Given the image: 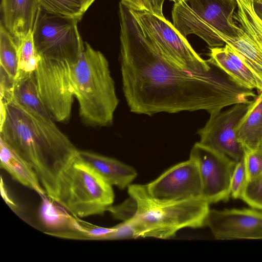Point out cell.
<instances>
[{"instance_id":"19","label":"cell","mask_w":262,"mask_h":262,"mask_svg":"<svg viewBox=\"0 0 262 262\" xmlns=\"http://www.w3.org/2000/svg\"><path fill=\"white\" fill-rule=\"evenodd\" d=\"M10 102L41 118L54 121L39 96L34 73L16 79Z\"/></svg>"},{"instance_id":"13","label":"cell","mask_w":262,"mask_h":262,"mask_svg":"<svg viewBox=\"0 0 262 262\" xmlns=\"http://www.w3.org/2000/svg\"><path fill=\"white\" fill-rule=\"evenodd\" d=\"M205 225L216 239H262V212L255 209H210Z\"/></svg>"},{"instance_id":"9","label":"cell","mask_w":262,"mask_h":262,"mask_svg":"<svg viewBox=\"0 0 262 262\" xmlns=\"http://www.w3.org/2000/svg\"><path fill=\"white\" fill-rule=\"evenodd\" d=\"M189 159L199 169L201 200L209 204L228 201L231 195V177L237 162L199 142L192 147Z\"/></svg>"},{"instance_id":"17","label":"cell","mask_w":262,"mask_h":262,"mask_svg":"<svg viewBox=\"0 0 262 262\" xmlns=\"http://www.w3.org/2000/svg\"><path fill=\"white\" fill-rule=\"evenodd\" d=\"M245 152L259 148L262 140V92L251 102L236 128Z\"/></svg>"},{"instance_id":"28","label":"cell","mask_w":262,"mask_h":262,"mask_svg":"<svg viewBox=\"0 0 262 262\" xmlns=\"http://www.w3.org/2000/svg\"><path fill=\"white\" fill-rule=\"evenodd\" d=\"M115 230L106 234L104 240H114L137 238L136 231L133 223L129 220L115 226Z\"/></svg>"},{"instance_id":"34","label":"cell","mask_w":262,"mask_h":262,"mask_svg":"<svg viewBox=\"0 0 262 262\" xmlns=\"http://www.w3.org/2000/svg\"><path fill=\"white\" fill-rule=\"evenodd\" d=\"M259 2H260L261 3H262V0H258Z\"/></svg>"},{"instance_id":"30","label":"cell","mask_w":262,"mask_h":262,"mask_svg":"<svg viewBox=\"0 0 262 262\" xmlns=\"http://www.w3.org/2000/svg\"><path fill=\"white\" fill-rule=\"evenodd\" d=\"M1 192L3 198L6 202L10 206L12 207L15 206V204L13 201H12L10 199L8 196V194L7 191L5 188L3 187V184L2 183V181L1 180Z\"/></svg>"},{"instance_id":"27","label":"cell","mask_w":262,"mask_h":262,"mask_svg":"<svg viewBox=\"0 0 262 262\" xmlns=\"http://www.w3.org/2000/svg\"><path fill=\"white\" fill-rule=\"evenodd\" d=\"M165 0H121L129 8L133 10L146 11L156 15L164 17L163 5Z\"/></svg>"},{"instance_id":"32","label":"cell","mask_w":262,"mask_h":262,"mask_svg":"<svg viewBox=\"0 0 262 262\" xmlns=\"http://www.w3.org/2000/svg\"><path fill=\"white\" fill-rule=\"evenodd\" d=\"M259 148L262 149V140H261V143H260V145Z\"/></svg>"},{"instance_id":"10","label":"cell","mask_w":262,"mask_h":262,"mask_svg":"<svg viewBox=\"0 0 262 262\" xmlns=\"http://www.w3.org/2000/svg\"><path fill=\"white\" fill-rule=\"evenodd\" d=\"M251 102L235 104L210 117L205 126L198 132L199 143L236 162L241 160L245 151L236 138V128Z\"/></svg>"},{"instance_id":"5","label":"cell","mask_w":262,"mask_h":262,"mask_svg":"<svg viewBox=\"0 0 262 262\" xmlns=\"http://www.w3.org/2000/svg\"><path fill=\"white\" fill-rule=\"evenodd\" d=\"M72 83L82 121L94 127L111 125L119 102L115 82L105 57L86 42Z\"/></svg>"},{"instance_id":"23","label":"cell","mask_w":262,"mask_h":262,"mask_svg":"<svg viewBox=\"0 0 262 262\" xmlns=\"http://www.w3.org/2000/svg\"><path fill=\"white\" fill-rule=\"evenodd\" d=\"M17 45L18 72L16 79L33 74L36 71L38 61L32 32L19 40Z\"/></svg>"},{"instance_id":"8","label":"cell","mask_w":262,"mask_h":262,"mask_svg":"<svg viewBox=\"0 0 262 262\" xmlns=\"http://www.w3.org/2000/svg\"><path fill=\"white\" fill-rule=\"evenodd\" d=\"M130 9L146 35L171 63L182 69L199 72L208 71L212 68L213 64L203 59L165 17Z\"/></svg>"},{"instance_id":"15","label":"cell","mask_w":262,"mask_h":262,"mask_svg":"<svg viewBox=\"0 0 262 262\" xmlns=\"http://www.w3.org/2000/svg\"><path fill=\"white\" fill-rule=\"evenodd\" d=\"M39 8L36 0H2L3 25L17 44L32 32Z\"/></svg>"},{"instance_id":"7","label":"cell","mask_w":262,"mask_h":262,"mask_svg":"<svg viewBox=\"0 0 262 262\" xmlns=\"http://www.w3.org/2000/svg\"><path fill=\"white\" fill-rule=\"evenodd\" d=\"M112 186L77 156L60 174L55 202L75 217L101 215L112 206Z\"/></svg>"},{"instance_id":"18","label":"cell","mask_w":262,"mask_h":262,"mask_svg":"<svg viewBox=\"0 0 262 262\" xmlns=\"http://www.w3.org/2000/svg\"><path fill=\"white\" fill-rule=\"evenodd\" d=\"M1 167L7 171L13 179L30 188L41 196L46 192L32 167L11 149L0 139Z\"/></svg>"},{"instance_id":"24","label":"cell","mask_w":262,"mask_h":262,"mask_svg":"<svg viewBox=\"0 0 262 262\" xmlns=\"http://www.w3.org/2000/svg\"><path fill=\"white\" fill-rule=\"evenodd\" d=\"M241 199L252 208L262 210V173L248 181Z\"/></svg>"},{"instance_id":"12","label":"cell","mask_w":262,"mask_h":262,"mask_svg":"<svg viewBox=\"0 0 262 262\" xmlns=\"http://www.w3.org/2000/svg\"><path fill=\"white\" fill-rule=\"evenodd\" d=\"M146 186L151 196L159 199L201 200L199 169L190 159L171 167Z\"/></svg>"},{"instance_id":"26","label":"cell","mask_w":262,"mask_h":262,"mask_svg":"<svg viewBox=\"0 0 262 262\" xmlns=\"http://www.w3.org/2000/svg\"><path fill=\"white\" fill-rule=\"evenodd\" d=\"M243 159L248 181L255 179L262 173V149L245 151Z\"/></svg>"},{"instance_id":"21","label":"cell","mask_w":262,"mask_h":262,"mask_svg":"<svg viewBox=\"0 0 262 262\" xmlns=\"http://www.w3.org/2000/svg\"><path fill=\"white\" fill-rule=\"evenodd\" d=\"M53 200H48L46 196L40 209V216L43 224L51 229L56 232L74 230L76 219L70 216L68 213L63 212L57 206L54 205Z\"/></svg>"},{"instance_id":"4","label":"cell","mask_w":262,"mask_h":262,"mask_svg":"<svg viewBox=\"0 0 262 262\" xmlns=\"http://www.w3.org/2000/svg\"><path fill=\"white\" fill-rule=\"evenodd\" d=\"M78 22L39 8L32 30L38 58L37 76L57 80L71 75L84 46Z\"/></svg>"},{"instance_id":"2","label":"cell","mask_w":262,"mask_h":262,"mask_svg":"<svg viewBox=\"0 0 262 262\" xmlns=\"http://www.w3.org/2000/svg\"><path fill=\"white\" fill-rule=\"evenodd\" d=\"M6 104L0 139L32 167L47 196L55 202L59 177L79 150L54 121L41 118L12 102Z\"/></svg>"},{"instance_id":"1","label":"cell","mask_w":262,"mask_h":262,"mask_svg":"<svg viewBox=\"0 0 262 262\" xmlns=\"http://www.w3.org/2000/svg\"><path fill=\"white\" fill-rule=\"evenodd\" d=\"M123 91L130 111L152 116L204 110L213 117L227 106L257 95L213 64L208 71L182 69L169 61L143 32L130 8L119 4Z\"/></svg>"},{"instance_id":"6","label":"cell","mask_w":262,"mask_h":262,"mask_svg":"<svg viewBox=\"0 0 262 262\" xmlns=\"http://www.w3.org/2000/svg\"><path fill=\"white\" fill-rule=\"evenodd\" d=\"M172 24L185 37L194 34L210 48L225 42L218 34L234 38L242 30L233 20L235 0H170Z\"/></svg>"},{"instance_id":"25","label":"cell","mask_w":262,"mask_h":262,"mask_svg":"<svg viewBox=\"0 0 262 262\" xmlns=\"http://www.w3.org/2000/svg\"><path fill=\"white\" fill-rule=\"evenodd\" d=\"M248 182L244 159L236 162L230 183L231 196L235 199H241Z\"/></svg>"},{"instance_id":"11","label":"cell","mask_w":262,"mask_h":262,"mask_svg":"<svg viewBox=\"0 0 262 262\" xmlns=\"http://www.w3.org/2000/svg\"><path fill=\"white\" fill-rule=\"evenodd\" d=\"M233 18L242 30L237 38L218 36L235 51L262 81V20L256 13L254 0H235Z\"/></svg>"},{"instance_id":"16","label":"cell","mask_w":262,"mask_h":262,"mask_svg":"<svg viewBox=\"0 0 262 262\" xmlns=\"http://www.w3.org/2000/svg\"><path fill=\"white\" fill-rule=\"evenodd\" d=\"M78 157L110 185L121 189L128 187L137 176L133 167L112 158L83 150H79Z\"/></svg>"},{"instance_id":"14","label":"cell","mask_w":262,"mask_h":262,"mask_svg":"<svg viewBox=\"0 0 262 262\" xmlns=\"http://www.w3.org/2000/svg\"><path fill=\"white\" fill-rule=\"evenodd\" d=\"M208 60L239 85L262 92V81L243 58L229 46L210 48Z\"/></svg>"},{"instance_id":"31","label":"cell","mask_w":262,"mask_h":262,"mask_svg":"<svg viewBox=\"0 0 262 262\" xmlns=\"http://www.w3.org/2000/svg\"><path fill=\"white\" fill-rule=\"evenodd\" d=\"M253 5L256 13L262 20V3L258 0H254Z\"/></svg>"},{"instance_id":"33","label":"cell","mask_w":262,"mask_h":262,"mask_svg":"<svg viewBox=\"0 0 262 262\" xmlns=\"http://www.w3.org/2000/svg\"><path fill=\"white\" fill-rule=\"evenodd\" d=\"M96 0H90L91 2L93 4Z\"/></svg>"},{"instance_id":"22","label":"cell","mask_w":262,"mask_h":262,"mask_svg":"<svg viewBox=\"0 0 262 262\" xmlns=\"http://www.w3.org/2000/svg\"><path fill=\"white\" fill-rule=\"evenodd\" d=\"M0 64L9 76L16 79L18 72V45L2 21L0 27Z\"/></svg>"},{"instance_id":"20","label":"cell","mask_w":262,"mask_h":262,"mask_svg":"<svg viewBox=\"0 0 262 262\" xmlns=\"http://www.w3.org/2000/svg\"><path fill=\"white\" fill-rule=\"evenodd\" d=\"M39 8L51 13L80 20L92 3L90 0H36Z\"/></svg>"},{"instance_id":"3","label":"cell","mask_w":262,"mask_h":262,"mask_svg":"<svg viewBox=\"0 0 262 262\" xmlns=\"http://www.w3.org/2000/svg\"><path fill=\"white\" fill-rule=\"evenodd\" d=\"M129 198L107 209L116 219L130 220L138 237L166 239L185 228L205 225L209 204L201 200H167L156 198L146 184H130Z\"/></svg>"},{"instance_id":"29","label":"cell","mask_w":262,"mask_h":262,"mask_svg":"<svg viewBox=\"0 0 262 262\" xmlns=\"http://www.w3.org/2000/svg\"><path fill=\"white\" fill-rule=\"evenodd\" d=\"M15 81L16 80L9 76L2 68H0L1 99L6 102H9L11 100Z\"/></svg>"}]
</instances>
